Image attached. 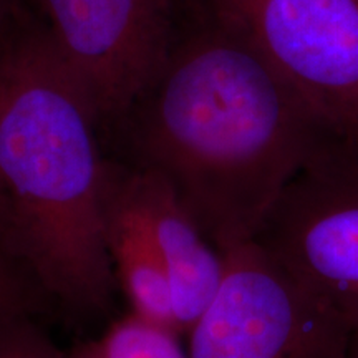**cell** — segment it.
<instances>
[{
	"label": "cell",
	"mask_w": 358,
	"mask_h": 358,
	"mask_svg": "<svg viewBox=\"0 0 358 358\" xmlns=\"http://www.w3.org/2000/svg\"><path fill=\"white\" fill-rule=\"evenodd\" d=\"M101 140L164 179L221 252L254 241L285 187L347 145L206 0H187L159 70Z\"/></svg>",
	"instance_id": "obj_1"
},
{
	"label": "cell",
	"mask_w": 358,
	"mask_h": 358,
	"mask_svg": "<svg viewBox=\"0 0 358 358\" xmlns=\"http://www.w3.org/2000/svg\"><path fill=\"white\" fill-rule=\"evenodd\" d=\"M101 122L29 7L0 32V189L10 252L50 301L108 310L118 284L103 221Z\"/></svg>",
	"instance_id": "obj_2"
},
{
	"label": "cell",
	"mask_w": 358,
	"mask_h": 358,
	"mask_svg": "<svg viewBox=\"0 0 358 358\" xmlns=\"http://www.w3.org/2000/svg\"><path fill=\"white\" fill-rule=\"evenodd\" d=\"M222 254L221 289L186 334L189 358H350V322L256 241Z\"/></svg>",
	"instance_id": "obj_3"
},
{
	"label": "cell",
	"mask_w": 358,
	"mask_h": 358,
	"mask_svg": "<svg viewBox=\"0 0 358 358\" xmlns=\"http://www.w3.org/2000/svg\"><path fill=\"white\" fill-rule=\"evenodd\" d=\"M334 136L358 148V0H206Z\"/></svg>",
	"instance_id": "obj_4"
},
{
	"label": "cell",
	"mask_w": 358,
	"mask_h": 358,
	"mask_svg": "<svg viewBox=\"0 0 358 358\" xmlns=\"http://www.w3.org/2000/svg\"><path fill=\"white\" fill-rule=\"evenodd\" d=\"M187 0H27L101 127L120 116L168 55Z\"/></svg>",
	"instance_id": "obj_5"
},
{
	"label": "cell",
	"mask_w": 358,
	"mask_h": 358,
	"mask_svg": "<svg viewBox=\"0 0 358 358\" xmlns=\"http://www.w3.org/2000/svg\"><path fill=\"white\" fill-rule=\"evenodd\" d=\"M254 241L358 329V148L338 145L303 169Z\"/></svg>",
	"instance_id": "obj_6"
},
{
	"label": "cell",
	"mask_w": 358,
	"mask_h": 358,
	"mask_svg": "<svg viewBox=\"0 0 358 358\" xmlns=\"http://www.w3.org/2000/svg\"><path fill=\"white\" fill-rule=\"evenodd\" d=\"M120 163L166 271L174 324L186 335L216 299L226 274V257L164 179Z\"/></svg>",
	"instance_id": "obj_7"
},
{
	"label": "cell",
	"mask_w": 358,
	"mask_h": 358,
	"mask_svg": "<svg viewBox=\"0 0 358 358\" xmlns=\"http://www.w3.org/2000/svg\"><path fill=\"white\" fill-rule=\"evenodd\" d=\"M103 221L111 267L131 312L176 329L168 275L153 232L129 191L122 163L108 155L103 171Z\"/></svg>",
	"instance_id": "obj_8"
},
{
	"label": "cell",
	"mask_w": 358,
	"mask_h": 358,
	"mask_svg": "<svg viewBox=\"0 0 358 358\" xmlns=\"http://www.w3.org/2000/svg\"><path fill=\"white\" fill-rule=\"evenodd\" d=\"M179 338L181 334L173 327L129 312L100 338L82 343L65 358H189Z\"/></svg>",
	"instance_id": "obj_9"
},
{
	"label": "cell",
	"mask_w": 358,
	"mask_h": 358,
	"mask_svg": "<svg viewBox=\"0 0 358 358\" xmlns=\"http://www.w3.org/2000/svg\"><path fill=\"white\" fill-rule=\"evenodd\" d=\"M50 299L20 259L0 248V324L20 315H35Z\"/></svg>",
	"instance_id": "obj_10"
},
{
	"label": "cell",
	"mask_w": 358,
	"mask_h": 358,
	"mask_svg": "<svg viewBox=\"0 0 358 358\" xmlns=\"http://www.w3.org/2000/svg\"><path fill=\"white\" fill-rule=\"evenodd\" d=\"M34 317H13L0 324V358H65Z\"/></svg>",
	"instance_id": "obj_11"
},
{
	"label": "cell",
	"mask_w": 358,
	"mask_h": 358,
	"mask_svg": "<svg viewBox=\"0 0 358 358\" xmlns=\"http://www.w3.org/2000/svg\"><path fill=\"white\" fill-rule=\"evenodd\" d=\"M27 7V0H0V32Z\"/></svg>",
	"instance_id": "obj_12"
},
{
	"label": "cell",
	"mask_w": 358,
	"mask_h": 358,
	"mask_svg": "<svg viewBox=\"0 0 358 358\" xmlns=\"http://www.w3.org/2000/svg\"><path fill=\"white\" fill-rule=\"evenodd\" d=\"M0 248L7 250V252H10V227H8L7 204L6 199H3L2 189H0Z\"/></svg>",
	"instance_id": "obj_13"
},
{
	"label": "cell",
	"mask_w": 358,
	"mask_h": 358,
	"mask_svg": "<svg viewBox=\"0 0 358 358\" xmlns=\"http://www.w3.org/2000/svg\"><path fill=\"white\" fill-rule=\"evenodd\" d=\"M350 358H358V329L353 330V338H352V350Z\"/></svg>",
	"instance_id": "obj_14"
}]
</instances>
